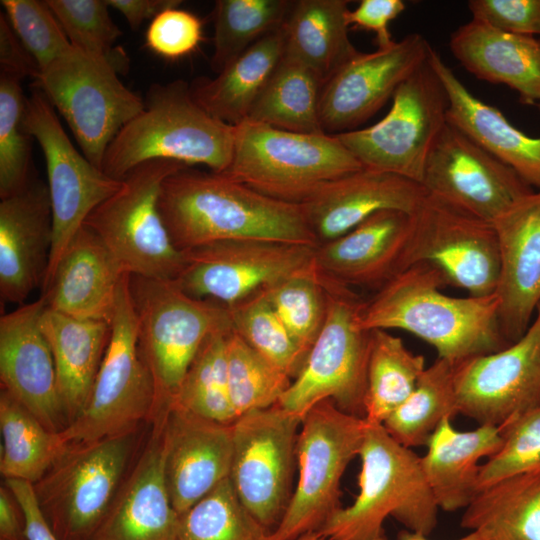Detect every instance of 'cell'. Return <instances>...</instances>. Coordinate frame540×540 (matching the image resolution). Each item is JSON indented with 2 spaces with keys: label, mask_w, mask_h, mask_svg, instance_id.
Returning a JSON list of instances; mask_svg holds the SVG:
<instances>
[{
  "label": "cell",
  "mask_w": 540,
  "mask_h": 540,
  "mask_svg": "<svg viewBox=\"0 0 540 540\" xmlns=\"http://www.w3.org/2000/svg\"><path fill=\"white\" fill-rule=\"evenodd\" d=\"M448 106L446 90L428 59L398 87L380 121L335 136L364 168L421 184L429 154L447 123Z\"/></svg>",
  "instance_id": "13"
},
{
  "label": "cell",
  "mask_w": 540,
  "mask_h": 540,
  "mask_svg": "<svg viewBox=\"0 0 540 540\" xmlns=\"http://www.w3.org/2000/svg\"><path fill=\"white\" fill-rule=\"evenodd\" d=\"M359 492L318 531L330 540H371L391 516L409 531L428 536L439 507L426 480L421 457L397 442L381 424L367 423L359 452Z\"/></svg>",
  "instance_id": "4"
},
{
  "label": "cell",
  "mask_w": 540,
  "mask_h": 540,
  "mask_svg": "<svg viewBox=\"0 0 540 540\" xmlns=\"http://www.w3.org/2000/svg\"><path fill=\"white\" fill-rule=\"evenodd\" d=\"M118 74L106 59L71 45L35 82L69 125L84 156L100 169L110 143L144 109V100Z\"/></svg>",
  "instance_id": "12"
},
{
  "label": "cell",
  "mask_w": 540,
  "mask_h": 540,
  "mask_svg": "<svg viewBox=\"0 0 540 540\" xmlns=\"http://www.w3.org/2000/svg\"><path fill=\"white\" fill-rule=\"evenodd\" d=\"M323 86L312 70L283 55L247 120L291 132L325 133L320 120Z\"/></svg>",
  "instance_id": "36"
},
{
  "label": "cell",
  "mask_w": 540,
  "mask_h": 540,
  "mask_svg": "<svg viewBox=\"0 0 540 540\" xmlns=\"http://www.w3.org/2000/svg\"><path fill=\"white\" fill-rule=\"evenodd\" d=\"M228 309L233 331L293 380L301 371L306 356L293 341L264 292Z\"/></svg>",
  "instance_id": "45"
},
{
  "label": "cell",
  "mask_w": 540,
  "mask_h": 540,
  "mask_svg": "<svg viewBox=\"0 0 540 540\" xmlns=\"http://www.w3.org/2000/svg\"><path fill=\"white\" fill-rule=\"evenodd\" d=\"M493 226L500 263L495 291L499 322L511 344L528 330L540 302V191L521 199Z\"/></svg>",
  "instance_id": "24"
},
{
  "label": "cell",
  "mask_w": 540,
  "mask_h": 540,
  "mask_svg": "<svg viewBox=\"0 0 540 540\" xmlns=\"http://www.w3.org/2000/svg\"><path fill=\"white\" fill-rule=\"evenodd\" d=\"M429 63L448 96L447 122L540 191V136L519 130L497 107L473 95L438 51L432 49Z\"/></svg>",
  "instance_id": "29"
},
{
  "label": "cell",
  "mask_w": 540,
  "mask_h": 540,
  "mask_svg": "<svg viewBox=\"0 0 540 540\" xmlns=\"http://www.w3.org/2000/svg\"><path fill=\"white\" fill-rule=\"evenodd\" d=\"M138 343L153 377L156 414L168 408L205 340L232 329L229 309L185 293L175 280L130 276Z\"/></svg>",
  "instance_id": "6"
},
{
  "label": "cell",
  "mask_w": 540,
  "mask_h": 540,
  "mask_svg": "<svg viewBox=\"0 0 540 540\" xmlns=\"http://www.w3.org/2000/svg\"><path fill=\"white\" fill-rule=\"evenodd\" d=\"M461 526L479 540H540V469L478 491Z\"/></svg>",
  "instance_id": "35"
},
{
  "label": "cell",
  "mask_w": 540,
  "mask_h": 540,
  "mask_svg": "<svg viewBox=\"0 0 540 540\" xmlns=\"http://www.w3.org/2000/svg\"><path fill=\"white\" fill-rule=\"evenodd\" d=\"M42 297L0 318V380L3 390L58 433L68 425L53 354L41 327Z\"/></svg>",
  "instance_id": "21"
},
{
  "label": "cell",
  "mask_w": 540,
  "mask_h": 540,
  "mask_svg": "<svg viewBox=\"0 0 540 540\" xmlns=\"http://www.w3.org/2000/svg\"><path fill=\"white\" fill-rule=\"evenodd\" d=\"M472 19L503 32L540 37V0H470Z\"/></svg>",
  "instance_id": "51"
},
{
  "label": "cell",
  "mask_w": 540,
  "mask_h": 540,
  "mask_svg": "<svg viewBox=\"0 0 540 540\" xmlns=\"http://www.w3.org/2000/svg\"><path fill=\"white\" fill-rule=\"evenodd\" d=\"M499 448L481 464L478 491L540 469V405L501 430Z\"/></svg>",
  "instance_id": "48"
},
{
  "label": "cell",
  "mask_w": 540,
  "mask_h": 540,
  "mask_svg": "<svg viewBox=\"0 0 540 540\" xmlns=\"http://www.w3.org/2000/svg\"><path fill=\"white\" fill-rule=\"evenodd\" d=\"M202 40V21L178 6L163 10L151 20L145 44L155 54L176 60L193 52Z\"/></svg>",
  "instance_id": "50"
},
{
  "label": "cell",
  "mask_w": 540,
  "mask_h": 540,
  "mask_svg": "<svg viewBox=\"0 0 540 540\" xmlns=\"http://www.w3.org/2000/svg\"><path fill=\"white\" fill-rule=\"evenodd\" d=\"M49 191L41 181L0 202V296L22 304L43 284L52 245Z\"/></svg>",
  "instance_id": "26"
},
{
  "label": "cell",
  "mask_w": 540,
  "mask_h": 540,
  "mask_svg": "<svg viewBox=\"0 0 540 540\" xmlns=\"http://www.w3.org/2000/svg\"><path fill=\"white\" fill-rule=\"evenodd\" d=\"M446 418L427 443L421 463L439 509H465L478 493L480 461L491 456L502 441L500 428L480 425L460 431Z\"/></svg>",
  "instance_id": "31"
},
{
  "label": "cell",
  "mask_w": 540,
  "mask_h": 540,
  "mask_svg": "<svg viewBox=\"0 0 540 540\" xmlns=\"http://www.w3.org/2000/svg\"><path fill=\"white\" fill-rule=\"evenodd\" d=\"M296 540H330V539L324 537L319 532H311V533H307L305 535H302L301 537H299Z\"/></svg>",
  "instance_id": "58"
},
{
  "label": "cell",
  "mask_w": 540,
  "mask_h": 540,
  "mask_svg": "<svg viewBox=\"0 0 540 540\" xmlns=\"http://www.w3.org/2000/svg\"><path fill=\"white\" fill-rule=\"evenodd\" d=\"M130 276L126 273L121 282L110 339L88 400L58 432L63 446L136 431L156 415L155 385L139 348Z\"/></svg>",
  "instance_id": "7"
},
{
  "label": "cell",
  "mask_w": 540,
  "mask_h": 540,
  "mask_svg": "<svg viewBox=\"0 0 540 540\" xmlns=\"http://www.w3.org/2000/svg\"><path fill=\"white\" fill-rule=\"evenodd\" d=\"M24 125L39 143L47 168L53 233L43 286L88 216L119 190L122 180L108 176L75 148L38 88L26 98Z\"/></svg>",
  "instance_id": "15"
},
{
  "label": "cell",
  "mask_w": 540,
  "mask_h": 540,
  "mask_svg": "<svg viewBox=\"0 0 540 540\" xmlns=\"http://www.w3.org/2000/svg\"><path fill=\"white\" fill-rule=\"evenodd\" d=\"M163 441L167 489L180 515L229 478L232 424L170 405L164 413Z\"/></svg>",
  "instance_id": "22"
},
{
  "label": "cell",
  "mask_w": 540,
  "mask_h": 540,
  "mask_svg": "<svg viewBox=\"0 0 540 540\" xmlns=\"http://www.w3.org/2000/svg\"><path fill=\"white\" fill-rule=\"evenodd\" d=\"M138 432L68 444L33 484L59 540L89 539L130 468Z\"/></svg>",
  "instance_id": "9"
},
{
  "label": "cell",
  "mask_w": 540,
  "mask_h": 540,
  "mask_svg": "<svg viewBox=\"0 0 540 540\" xmlns=\"http://www.w3.org/2000/svg\"><path fill=\"white\" fill-rule=\"evenodd\" d=\"M421 185L428 195L491 224L535 191L448 122L429 154Z\"/></svg>",
  "instance_id": "18"
},
{
  "label": "cell",
  "mask_w": 540,
  "mask_h": 540,
  "mask_svg": "<svg viewBox=\"0 0 540 540\" xmlns=\"http://www.w3.org/2000/svg\"><path fill=\"white\" fill-rule=\"evenodd\" d=\"M449 48L477 79L509 87L525 105L540 104V37L503 32L471 18L451 34Z\"/></svg>",
  "instance_id": "30"
},
{
  "label": "cell",
  "mask_w": 540,
  "mask_h": 540,
  "mask_svg": "<svg viewBox=\"0 0 540 540\" xmlns=\"http://www.w3.org/2000/svg\"><path fill=\"white\" fill-rule=\"evenodd\" d=\"M26 97L21 78L0 73V197L23 190L29 180L31 139L24 125Z\"/></svg>",
  "instance_id": "47"
},
{
  "label": "cell",
  "mask_w": 540,
  "mask_h": 540,
  "mask_svg": "<svg viewBox=\"0 0 540 540\" xmlns=\"http://www.w3.org/2000/svg\"><path fill=\"white\" fill-rule=\"evenodd\" d=\"M316 246L263 240H227L185 252L175 280L188 295L227 307L311 267Z\"/></svg>",
  "instance_id": "17"
},
{
  "label": "cell",
  "mask_w": 540,
  "mask_h": 540,
  "mask_svg": "<svg viewBox=\"0 0 540 540\" xmlns=\"http://www.w3.org/2000/svg\"><path fill=\"white\" fill-rule=\"evenodd\" d=\"M371 540H387L385 535L382 534L374 539H371ZM398 540H429L427 538V536L423 535V534H420V533H416V532H412V531H403L400 533L399 535V539ZM457 540H479L477 535L473 532H469L467 535L457 539Z\"/></svg>",
  "instance_id": "57"
},
{
  "label": "cell",
  "mask_w": 540,
  "mask_h": 540,
  "mask_svg": "<svg viewBox=\"0 0 540 540\" xmlns=\"http://www.w3.org/2000/svg\"><path fill=\"white\" fill-rule=\"evenodd\" d=\"M405 9L403 0H361L355 9H348L345 18L349 27L373 32L378 49H384L395 42L389 24Z\"/></svg>",
  "instance_id": "52"
},
{
  "label": "cell",
  "mask_w": 540,
  "mask_h": 540,
  "mask_svg": "<svg viewBox=\"0 0 540 540\" xmlns=\"http://www.w3.org/2000/svg\"><path fill=\"white\" fill-rule=\"evenodd\" d=\"M432 49L423 35L411 33L388 48L358 52L323 86L320 120L324 132L352 131L370 119L428 61Z\"/></svg>",
  "instance_id": "20"
},
{
  "label": "cell",
  "mask_w": 540,
  "mask_h": 540,
  "mask_svg": "<svg viewBox=\"0 0 540 540\" xmlns=\"http://www.w3.org/2000/svg\"><path fill=\"white\" fill-rule=\"evenodd\" d=\"M187 167L170 160L140 164L86 219L84 225L100 237L130 275L176 280L183 270L185 252L170 238L159 210V195L163 181Z\"/></svg>",
  "instance_id": "8"
},
{
  "label": "cell",
  "mask_w": 540,
  "mask_h": 540,
  "mask_svg": "<svg viewBox=\"0 0 540 540\" xmlns=\"http://www.w3.org/2000/svg\"><path fill=\"white\" fill-rule=\"evenodd\" d=\"M425 358L410 351L387 330L370 331L364 419L384 421L409 397L426 368Z\"/></svg>",
  "instance_id": "37"
},
{
  "label": "cell",
  "mask_w": 540,
  "mask_h": 540,
  "mask_svg": "<svg viewBox=\"0 0 540 540\" xmlns=\"http://www.w3.org/2000/svg\"><path fill=\"white\" fill-rule=\"evenodd\" d=\"M537 313L540 314V302H539L538 307H537Z\"/></svg>",
  "instance_id": "59"
},
{
  "label": "cell",
  "mask_w": 540,
  "mask_h": 540,
  "mask_svg": "<svg viewBox=\"0 0 540 540\" xmlns=\"http://www.w3.org/2000/svg\"><path fill=\"white\" fill-rule=\"evenodd\" d=\"M459 413L502 430L540 405V314L508 346L455 365Z\"/></svg>",
  "instance_id": "19"
},
{
  "label": "cell",
  "mask_w": 540,
  "mask_h": 540,
  "mask_svg": "<svg viewBox=\"0 0 540 540\" xmlns=\"http://www.w3.org/2000/svg\"><path fill=\"white\" fill-rule=\"evenodd\" d=\"M415 263L432 265L469 296L492 295L500 267L494 226L427 194L412 214L404 270Z\"/></svg>",
  "instance_id": "16"
},
{
  "label": "cell",
  "mask_w": 540,
  "mask_h": 540,
  "mask_svg": "<svg viewBox=\"0 0 540 540\" xmlns=\"http://www.w3.org/2000/svg\"><path fill=\"white\" fill-rule=\"evenodd\" d=\"M292 3L289 0H217L212 12L211 69L218 74L259 39L281 28Z\"/></svg>",
  "instance_id": "40"
},
{
  "label": "cell",
  "mask_w": 540,
  "mask_h": 540,
  "mask_svg": "<svg viewBox=\"0 0 540 540\" xmlns=\"http://www.w3.org/2000/svg\"><path fill=\"white\" fill-rule=\"evenodd\" d=\"M164 413L154 417L144 449L88 540H176L180 515L165 479Z\"/></svg>",
  "instance_id": "23"
},
{
  "label": "cell",
  "mask_w": 540,
  "mask_h": 540,
  "mask_svg": "<svg viewBox=\"0 0 540 540\" xmlns=\"http://www.w3.org/2000/svg\"><path fill=\"white\" fill-rule=\"evenodd\" d=\"M284 53L282 27L259 39L216 77L190 85L194 100L214 118L237 126L249 112Z\"/></svg>",
  "instance_id": "34"
},
{
  "label": "cell",
  "mask_w": 540,
  "mask_h": 540,
  "mask_svg": "<svg viewBox=\"0 0 540 540\" xmlns=\"http://www.w3.org/2000/svg\"><path fill=\"white\" fill-rule=\"evenodd\" d=\"M231 331L205 340L170 405L219 423L236 420L226 370V340Z\"/></svg>",
  "instance_id": "41"
},
{
  "label": "cell",
  "mask_w": 540,
  "mask_h": 540,
  "mask_svg": "<svg viewBox=\"0 0 540 540\" xmlns=\"http://www.w3.org/2000/svg\"><path fill=\"white\" fill-rule=\"evenodd\" d=\"M2 452L0 472L5 479L35 484L63 450L58 433L48 430L8 392L0 393Z\"/></svg>",
  "instance_id": "39"
},
{
  "label": "cell",
  "mask_w": 540,
  "mask_h": 540,
  "mask_svg": "<svg viewBox=\"0 0 540 540\" xmlns=\"http://www.w3.org/2000/svg\"><path fill=\"white\" fill-rule=\"evenodd\" d=\"M159 210L181 251L227 240L318 245L301 204L274 199L213 172L187 167L168 176Z\"/></svg>",
  "instance_id": "1"
},
{
  "label": "cell",
  "mask_w": 540,
  "mask_h": 540,
  "mask_svg": "<svg viewBox=\"0 0 540 540\" xmlns=\"http://www.w3.org/2000/svg\"><path fill=\"white\" fill-rule=\"evenodd\" d=\"M323 280V327L278 404L302 420L316 404L331 400L342 411L364 418L370 331L357 321L363 300L350 287L325 276Z\"/></svg>",
  "instance_id": "10"
},
{
  "label": "cell",
  "mask_w": 540,
  "mask_h": 540,
  "mask_svg": "<svg viewBox=\"0 0 540 540\" xmlns=\"http://www.w3.org/2000/svg\"><path fill=\"white\" fill-rule=\"evenodd\" d=\"M347 0L293 1L282 26L283 55L312 70L325 83L359 51L349 39Z\"/></svg>",
  "instance_id": "33"
},
{
  "label": "cell",
  "mask_w": 540,
  "mask_h": 540,
  "mask_svg": "<svg viewBox=\"0 0 540 540\" xmlns=\"http://www.w3.org/2000/svg\"><path fill=\"white\" fill-rule=\"evenodd\" d=\"M234 130L199 106L183 80L153 84L144 109L108 146L102 170L122 180L142 163L170 160L186 166L205 165L220 174L231 161Z\"/></svg>",
  "instance_id": "3"
},
{
  "label": "cell",
  "mask_w": 540,
  "mask_h": 540,
  "mask_svg": "<svg viewBox=\"0 0 540 540\" xmlns=\"http://www.w3.org/2000/svg\"><path fill=\"white\" fill-rule=\"evenodd\" d=\"M454 363L437 358L421 374L409 397L384 421L386 431L407 448L426 446L446 418L459 414Z\"/></svg>",
  "instance_id": "38"
},
{
  "label": "cell",
  "mask_w": 540,
  "mask_h": 540,
  "mask_svg": "<svg viewBox=\"0 0 540 540\" xmlns=\"http://www.w3.org/2000/svg\"><path fill=\"white\" fill-rule=\"evenodd\" d=\"M445 286L438 269L415 263L362 301L358 324L367 331L409 332L433 346L438 358L454 364L509 345L501 331L495 293L454 297L442 292Z\"/></svg>",
  "instance_id": "2"
},
{
  "label": "cell",
  "mask_w": 540,
  "mask_h": 540,
  "mask_svg": "<svg viewBox=\"0 0 540 540\" xmlns=\"http://www.w3.org/2000/svg\"><path fill=\"white\" fill-rule=\"evenodd\" d=\"M426 195L418 182L363 168L322 184L300 204L321 244L344 235L379 211L413 214Z\"/></svg>",
  "instance_id": "25"
},
{
  "label": "cell",
  "mask_w": 540,
  "mask_h": 540,
  "mask_svg": "<svg viewBox=\"0 0 540 540\" xmlns=\"http://www.w3.org/2000/svg\"><path fill=\"white\" fill-rule=\"evenodd\" d=\"M234 127L231 161L219 175L274 199L300 204L322 184L364 168L332 134L248 120Z\"/></svg>",
  "instance_id": "5"
},
{
  "label": "cell",
  "mask_w": 540,
  "mask_h": 540,
  "mask_svg": "<svg viewBox=\"0 0 540 540\" xmlns=\"http://www.w3.org/2000/svg\"><path fill=\"white\" fill-rule=\"evenodd\" d=\"M4 483L24 512L28 540H59L39 507L33 484L17 479H5Z\"/></svg>",
  "instance_id": "54"
},
{
  "label": "cell",
  "mask_w": 540,
  "mask_h": 540,
  "mask_svg": "<svg viewBox=\"0 0 540 540\" xmlns=\"http://www.w3.org/2000/svg\"><path fill=\"white\" fill-rule=\"evenodd\" d=\"M411 231L412 214L379 211L344 235L318 244L315 265L344 286L378 290L404 270Z\"/></svg>",
  "instance_id": "27"
},
{
  "label": "cell",
  "mask_w": 540,
  "mask_h": 540,
  "mask_svg": "<svg viewBox=\"0 0 540 540\" xmlns=\"http://www.w3.org/2000/svg\"><path fill=\"white\" fill-rule=\"evenodd\" d=\"M14 32L41 71L71 44L47 1L1 0Z\"/></svg>",
  "instance_id": "49"
},
{
  "label": "cell",
  "mask_w": 540,
  "mask_h": 540,
  "mask_svg": "<svg viewBox=\"0 0 540 540\" xmlns=\"http://www.w3.org/2000/svg\"><path fill=\"white\" fill-rule=\"evenodd\" d=\"M127 272L100 237L83 225L42 286L46 308L79 319L111 322Z\"/></svg>",
  "instance_id": "28"
},
{
  "label": "cell",
  "mask_w": 540,
  "mask_h": 540,
  "mask_svg": "<svg viewBox=\"0 0 540 540\" xmlns=\"http://www.w3.org/2000/svg\"><path fill=\"white\" fill-rule=\"evenodd\" d=\"M0 540H28L24 512L5 483L0 487Z\"/></svg>",
  "instance_id": "55"
},
{
  "label": "cell",
  "mask_w": 540,
  "mask_h": 540,
  "mask_svg": "<svg viewBox=\"0 0 540 540\" xmlns=\"http://www.w3.org/2000/svg\"><path fill=\"white\" fill-rule=\"evenodd\" d=\"M263 292L307 358L327 311L324 280L315 263Z\"/></svg>",
  "instance_id": "44"
},
{
  "label": "cell",
  "mask_w": 540,
  "mask_h": 540,
  "mask_svg": "<svg viewBox=\"0 0 540 540\" xmlns=\"http://www.w3.org/2000/svg\"><path fill=\"white\" fill-rule=\"evenodd\" d=\"M301 421L276 404L247 412L232 423L229 479L241 503L270 533L293 493Z\"/></svg>",
  "instance_id": "14"
},
{
  "label": "cell",
  "mask_w": 540,
  "mask_h": 540,
  "mask_svg": "<svg viewBox=\"0 0 540 540\" xmlns=\"http://www.w3.org/2000/svg\"><path fill=\"white\" fill-rule=\"evenodd\" d=\"M0 64L1 71L18 77H30L36 82L41 69L22 44L5 14H0Z\"/></svg>",
  "instance_id": "53"
},
{
  "label": "cell",
  "mask_w": 540,
  "mask_h": 540,
  "mask_svg": "<svg viewBox=\"0 0 540 540\" xmlns=\"http://www.w3.org/2000/svg\"><path fill=\"white\" fill-rule=\"evenodd\" d=\"M538 109L540 110V104L537 105Z\"/></svg>",
  "instance_id": "60"
},
{
  "label": "cell",
  "mask_w": 540,
  "mask_h": 540,
  "mask_svg": "<svg viewBox=\"0 0 540 540\" xmlns=\"http://www.w3.org/2000/svg\"><path fill=\"white\" fill-rule=\"evenodd\" d=\"M239 500L229 478L180 514L176 540H269Z\"/></svg>",
  "instance_id": "43"
},
{
  "label": "cell",
  "mask_w": 540,
  "mask_h": 540,
  "mask_svg": "<svg viewBox=\"0 0 540 540\" xmlns=\"http://www.w3.org/2000/svg\"><path fill=\"white\" fill-rule=\"evenodd\" d=\"M226 370L230 401L236 415L279 403L292 379L233 330L226 340Z\"/></svg>",
  "instance_id": "42"
},
{
  "label": "cell",
  "mask_w": 540,
  "mask_h": 540,
  "mask_svg": "<svg viewBox=\"0 0 540 540\" xmlns=\"http://www.w3.org/2000/svg\"><path fill=\"white\" fill-rule=\"evenodd\" d=\"M136 30L145 20H153L163 10L179 6V0H107Z\"/></svg>",
  "instance_id": "56"
},
{
  "label": "cell",
  "mask_w": 540,
  "mask_h": 540,
  "mask_svg": "<svg viewBox=\"0 0 540 540\" xmlns=\"http://www.w3.org/2000/svg\"><path fill=\"white\" fill-rule=\"evenodd\" d=\"M70 44L106 59L118 73L129 69V58L114 43L122 32L113 22L107 0H46Z\"/></svg>",
  "instance_id": "46"
},
{
  "label": "cell",
  "mask_w": 540,
  "mask_h": 540,
  "mask_svg": "<svg viewBox=\"0 0 540 540\" xmlns=\"http://www.w3.org/2000/svg\"><path fill=\"white\" fill-rule=\"evenodd\" d=\"M367 422L331 400L316 404L301 421L297 478L285 514L269 540H296L318 532L340 507L341 478L359 456Z\"/></svg>",
  "instance_id": "11"
},
{
  "label": "cell",
  "mask_w": 540,
  "mask_h": 540,
  "mask_svg": "<svg viewBox=\"0 0 540 540\" xmlns=\"http://www.w3.org/2000/svg\"><path fill=\"white\" fill-rule=\"evenodd\" d=\"M41 327L53 354L59 395L70 424L88 400L110 339L111 324L74 318L45 307Z\"/></svg>",
  "instance_id": "32"
}]
</instances>
